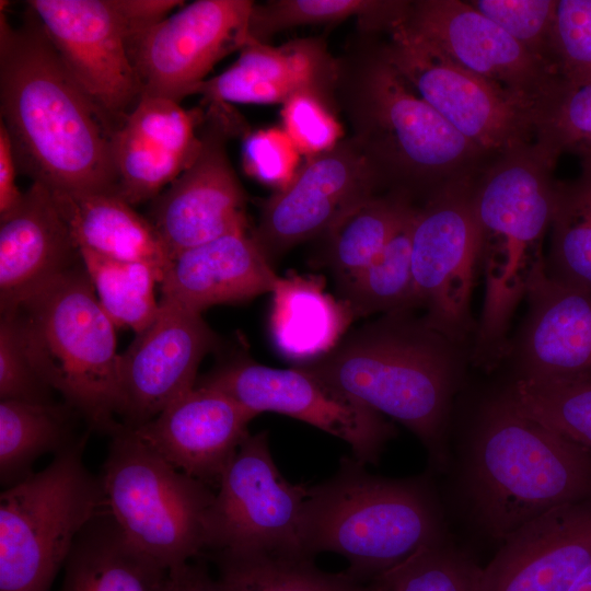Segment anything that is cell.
<instances>
[{
  "mask_svg": "<svg viewBox=\"0 0 591 591\" xmlns=\"http://www.w3.org/2000/svg\"><path fill=\"white\" fill-rule=\"evenodd\" d=\"M0 113L19 171L33 182L53 193L118 195V126L72 77L30 7L18 26L0 13Z\"/></svg>",
  "mask_w": 591,
  "mask_h": 591,
  "instance_id": "1",
  "label": "cell"
},
{
  "mask_svg": "<svg viewBox=\"0 0 591 591\" xmlns=\"http://www.w3.org/2000/svg\"><path fill=\"white\" fill-rule=\"evenodd\" d=\"M337 62L339 113L387 190L422 202L475 181L494 161L416 93L386 58L376 34L358 32Z\"/></svg>",
  "mask_w": 591,
  "mask_h": 591,
  "instance_id": "2",
  "label": "cell"
},
{
  "mask_svg": "<svg viewBox=\"0 0 591 591\" xmlns=\"http://www.w3.org/2000/svg\"><path fill=\"white\" fill-rule=\"evenodd\" d=\"M463 349L422 316L398 311L346 334L318 359L296 366L404 425L421 441L432 466L444 470Z\"/></svg>",
  "mask_w": 591,
  "mask_h": 591,
  "instance_id": "3",
  "label": "cell"
},
{
  "mask_svg": "<svg viewBox=\"0 0 591 591\" xmlns=\"http://www.w3.org/2000/svg\"><path fill=\"white\" fill-rule=\"evenodd\" d=\"M555 164L533 143L494 160L475 181L485 294L468 359L485 371L507 359L514 312L545 266L542 244L554 210Z\"/></svg>",
  "mask_w": 591,
  "mask_h": 591,
  "instance_id": "4",
  "label": "cell"
},
{
  "mask_svg": "<svg viewBox=\"0 0 591 591\" xmlns=\"http://www.w3.org/2000/svg\"><path fill=\"white\" fill-rule=\"evenodd\" d=\"M466 488L477 524L501 543L543 514L591 498V456L499 393L478 413Z\"/></svg>",
  "mask_w": 591,
  "mask_h": 591,
  "instance_id": "5",
  "label": "cell"
},
{
  "mask_svg": "<svg viewBox=\"0 0 591 591\" xmlns=\"http://www.w3.org/2000/svg\"><path fill=\"white\" fill-rule=\"evenodd\" d=\"M364 465L344 456L331 478L310 486L300 535L308 556L339 554L349 563L346 572L369 583L444 541V531L425 480L380 477Z\"/></svg>",
  "mask_w": 591,
  "mask_h": 591,
  "instance_id": "6",
  "label": "cell"
},
{
  "mask_svg": "<svg viewBox=\"0 0 591 591\" xmlns=\"http://www.w3.org/2000/svg\"><path fill=\"white\" fill-rule=\"evenodd\" d=\"M11 314L39 376L60 393L92 430L109 437L120 391L115 325L79 265L47 283ZM5 314V313H2Z\"/></svg>",
  "mask_w": 591,
  "mask_h": 591,
  "instance_id": "7",
  "label": "cell"
},
{
  "mask_svg": "<svg viewBox=\"0 0 591 591\" xmlns=\"http://www.w3.org/2000/svg\"><path fill=\"white\" fill-rule=\"evenodd\" d=\"M83 433L0 495V591H50L81 531L106 508L83 462Z\"/></svg>",
  "mask_w": 591,
  "mask_h": 591,
  "instance_id": "8",
  "label": "cell"
},
{
  "mask_svg": "<svg viewBox=\"0 0 591 591\" xmlns=\"http://www.w3.org/2000/svg\"><path fill=\"white\" fill-rule=\"evenodd\" d=\"M106 508L126 538L170 570L207 549L216 491L181 472L121 427L99 475Z\"/></svg>",
  "mask_w": 591,
  "mask_h": 591,
  "instance_id": "9",
  "label": "cell"
},
{
  "mask_svg": "<svg viewBox=\"0 0 591 591\" xmlns=\"http://www.w3.org/2000/svg\"><path fill=\"white\" fill-rule=\"evenodd\" d=\"M381 43L416 93L493 160L535 143L534 106L463 68L403 22Z\"/></svg>",
  "mask_w": 591,
  "mask_h": 591,
  "instance_id": "10",
  "label": "cell"
},
{
  "mask_svg": "<svg viewBox=\"0 0 591 591\" xmlns=\"http://www.w3.org/2000/svg\"><path fill=\"white\" fill-rule=\"evenodd\" d=\"M476 181V179H475ZM475 181L444 188L418 205L412 237L415 309L454 344H472L471 299L479 256Z\"/></svg>",
  "mask_w": 591,
  "mask_h": 591,
  "instance_id": "11",
  "label": "cell"
},
{
  "mask_svg": "<svg viewBox=\"0 0 591 591\" xmlns=\"http://www.w3.org/2000/svg\"><path fill=\"white\" fill-rule=\"evenodd\" d=\"M309 494L281 475L267 431L248 434L217 488L205 553L308 556L300 528Z\"/></svg>",
  "mask_w": 591,
  "mask_h": 591,
  "instance_id": "12",
  "label": "cell"
},
{
  "mask_svg": "<svg viewBox=\"0 0 591 591\" xmlns=\"http://www.w3.org/2000/svg\"><path fill=\"white\" fill-rule=\"evenodd\" d=\"M196 386L220 391L255 416L274 412L318 428L346 442L363 464H376L397 434L383 415L297 366L275 369L237 357L198 378Z\"/></svg>",
  "mask_w": 591,
  "mask_h": 591,
  "instance_id": "13",
  "label": "cell"
},
{
  "mask_svg": "<svg viewBox=\"0 0 591 591\" xmlns=\"http://www.w3.org/2000/svg\"><path fill=\"white\" fill-rule=\"evenodd\" d=\"M201 148L195 161L151 200L148 219L171 260L220 236L247 231L245 194L227 154L230 137L248 129L230 104H202Z\"/></svg>",
  "mask_w": 591,
  "mask_h": 591,
  "instance_id": "14",
  "label": "cell"
},
{
  "mask_svg": "<svg viewBox=\"0 0 591 591\" xmlns=\"http://www.w3.org/2000/svg\"><path fill=\"white\" fill-rule=\"evenodd\" d=\"M254 4L198 0L132 36L128 49L142 96L179 103L195 94L217 62L251 39Z\"/></svg>",
  "mask_w": 591,
  "mask_h": 591,
  "instance_id": "15",
  "label": "cell"
},
{
  "mask_svg": "<svg viewBox=\"0 0 591 591\" xmlns=\"http://www.w3.org/2000/svg\"><path fill=\"white\" fill-rule=\"evenodd\" d=\"M28 7L72 77L119 128L142 97L128 49L138 32L120 0H32Z\"/></svg>",
  "mask_w": 591,
  "mask_h": 591,
  "instance_id": "16",
  "label": "cell"
},
{
  "mask_svg": "<svg viewBox=\"0 0 591 591\" xmlns=\"http://www.w3.org/2000/svg\"><path fill=\"white\" fill-rule=\"evenodd\" d=\"M386 190L369 159L345 137L333 149L306 158L291 183L263 202L251 234L274 264L298 244L323 235L357 205Z\"/></svg>",
  "mask_w": 591,
  "mask_h": 591,
  "instance_id": "17",
  "label": "cell"
},
{
  "mask_svg": "<svg viewBox=\"0 0 591 591\" xmlns=\"http://www.w3.org/2000/svg\"><path fill=\"white\" fill-rule=\"evenodd\" d=\"M403 24L456 63L540 114L564 83L547 63L468 2L410 1Z\"/></svg>",
  "mask_w": 591,
  "mask_h": 591,
  "instance_id": "18",
  "label": "cell"
},
{
  "mask_svg": "<svg viewBox=\"0 0 591 591\" xmlns=\"http://www.w3.org/2000/svg\"><path fill=\"white\" fill-rule=\"evenodd\" d=\"M217 343L201 313L162 297L155 320L118 357L120 424L137 428L193 390Z\"/></svg>",
  "mask_w": 591,
  "mask_h": 591,
  "instance_id": "19",
  "label": "cell"
},
{
  "mask_svg": "<svg viewBox=\"0 0 591 591\" xmlns=\"http://www.w3.org/2000/svg\"><path fill=\"white\" fill-rule=\"evenodd\" d=\"M591 563V498L558 507L501 542L478 591H568Z\"/></svg>",
  "mask_w": 591,
  "mask_h": 591,
  "instance_id": "20",
  "label": "cell"
},
{
  "mask_svg": "<svg viewBox=\"0 0 591 591\" xmlns=\"http://www.w3.org/2000/svg\"><path fill=\"white\" fill-rule=\"evenodd\" d=\"M204 107L142 96L112 140L118 196L130 205L152 200L197 158Z\"/></svg>",
  "mask_w": 591,
  "mask_h": 591,
  "instance_id": "21",
  "label": "cell"
},
{
  "mask_svg": "<svg viewBox=\"0 0 591 591\" xmlns=\"http://www.w3.org/2000/svg\"><path fill=\"white\" fill-rule=\"evenodd\" d=\"M255 417L224 393L195 386L153 419L128 429L175 468L218 488Z\"/></svg>",
  "mask_w": 591,
  "mask_h": 591,
  "instance_id": "22",
  "label": "cell"
},
{
  "mask_svg": "<svg viewBox=\"0 0 591 591\" xmlns=\"http://www.w3.org/2000/svg\"><path fill=\"white\" fill-rule=\"evenodd\" d=\"M525 299L528 313L508 354L515 379L591 376V292L549 277L543 266Z\"/></svg>",
  "mask_w": 591,
  "mask_h": 591,
  "instance_id": "23",
  "label": "cell"
},
{
  "mask_svg": "<svg viewBox=\"0 0 591 591\" xmlns=\"http://www.w3.org/2000/svg\"><path fill=\"white\" fill-rule=\"evenodd\" d=\"M337 57L321 37L297 38L280 46L250 39L239 58L204 81L195 94L202 103L283 104L299 93H313L338 109ZM339 111V109H338Z\"/></svg>",
  "mask_w": 591,
  "mask_h": 591,
  "instance_id": "24",
  "label": "cell"
},
{
  "mask_svg": "<svg viewBox=\"0 0 591 591\" xmlns=\"http://www.w3.org/2000/svg\"><path fill=\"white\" fill-rule=\"evenodd\" d=\"M81 262L51 192L33 182L19 206L0 218L1 314Z\"/></svg>",
  "mask_w": 591,
  "mask_h": 591,
  "instance_id": "25",
  "label": "cell"
},
{
  "mask_svg": "<svg viewBox=\"0 0 591 591\" xmlns=\"http://www.w3.org/2000/svg\"><path fill=\"white\" fill-rule=\"evenodd\" d=\"M279 276L247 231L184 251L161 285L162 297L201 313L218 304L242 303L271 293Z\"/></svg>",
  "mask_w": 591,
  "mask_h": 591,
  "instance_id": "26",
  "label": "cell"
},
{
  "mask_svg": "<svg viewBox=\"0 0 591 591\" xmlns=\"http://www.w3.org/2000/svg\"><path fill=\"white\" fill-rule=\"evenodd\" d=\"M269 329L277 350L304 364L329 352L356 317L349 303L324 289L320 276L289 273L273 291Z\"/></svg>",
  "mask_w": 591,
  "mask_h": 591,
  "instance_id": "27",
  "label": "cell"
},
{
  "mask_svg": "<svg viewBox=\"0 0 591 591\" xmlns=\"http://www.w3.org/2000/svg\"><path fill=\"white\" fill-rule=\"evenodd\" d=\"M51 194L79 250L150 264L162 281L172 260L148 217L115 194Z\"/></svg>",
  "mask_w": 591,
  "mask_h": 591,
  "instance_id": "28",
  "label": "cell"
},
{
  "mask_svg": "<svg viewBox=\"0 0 591 591\" xmlns=\"http://www.w3.org/2000/svg\"><path fill=\"white\" fill-rule=\"evenodd\" d=\"M60 591H163L167 570L139 552L107 508L79 534Z\"/></svg>",
  "mask_w": 591,
  "mask_h": 591,
  "instance_id": "29",
  "label": "cell"
},
{
  "mask_svg": "<svg viewBox=\"0 0 591 591\" xmlns=\"http://www.w3.org/2000/svg\"><path fill=\"white\" fill-rule=\"evenodd\" d=\"M69 404L0 401V480L9 488L27 477L46 453H59L73 444L76 416Z\"/></svg>",
  "mask_w": 591,
  "mask_h": 591,
  "instance_id": "30",
  "label": "cell"
},
{
  "mask_svg": "<svg viewBox=\"0 0 591 591\" xmlns=\"http://www.w3.org/2000/svg\"><path fill=\"white\" fill-rule=\"evenodd\" d=\"M416 207L408 194L386 190L350 209L322 235L339 289L385 247Z\"/></svg>",
  "mask_w": 591,
  "mask_h": 591,
  "instance_id": "31",
  "label": "cell"
},
{
  "mask_svg": "<svg viewBox=\"0 0 591 591\" xmlns=\"http://www.w3.org/2000/svg\"><path fill=\"white\" fill-rule=\"evenodd\" d=\"M404 0H273L254 4L250 38L259 43L304 25H331L355 18L358 32L389 34L406 18Z\"/></svg>",
  "mask_w": 591,
  "mask_h": 591,
  "instance_id": "32",
  "label": "cell"
},
{
  "mask_svg": "<svg viewBox=\"0 0 591 591\" xmlns=\"http://www.w3.org/2000/svg\"><path fill=\"white\" fill-rule=\"evenodd\" d=\"M222 591H374L346 571L318 569L301 555L208 553Z\"/></svg>",
  "mask_w": 591,
  "mask_h": 591,
  "instance_id": "33",
  "label": "cell"
},
{
  "mask_svg": "<svg viewBox=\"0 0 591 591\" xmlns=\"http://www.w3.org/2000/svg\"><path fill=\"white\" fill-rule=\"evenodd\" d=\"M546 273L591 292V164L579 176L556 184Z\"/></svg>",
  "mask_w": 591,
  "mask_h": 591,
  "instance_id": "34",
  "label": "cell"
},
{
  "mask_svg": "<svg viewBox=\"0 0 591 591\" xmlns=\"http://www.w3.org/2000/svg\"><path fill=\"white\" fill-rule=\"evenodd\" d=\"M83 266L96 297L115 327H127L136 334L155 320L160 302L154 288L161 282L159 271L150 264L114 259L80 248Z\"/></svg>",
  "mask_w": 591,
  "mask_h": 591,
  "instance_id": "35",
  "label": "cell"
},
{
  "mask_svg": "<svg viewBox=\"0 0 591 591\" xmlns=\"http://www.w3.org/2000/svg\"><path fill=\"white\" fill-rule=\"evenodd\" d=\"M417 208L385 247L340 289L356 317L415 310L412 237Z\"/></svg>",
  "mask_w": 591,
  "mask_h": 591,
  "instance_id": "36",
  "label": "cell"
},
{
  "mask_svg": "<svg viewBox=\"0 0 591 591\" xmlns=\"http://www.w3.org/2000/svg\"><path fill=\"white\" fill-rule=\"evenodd\" d=\"M500 393L520 414L570 440L591 456V376L514 379Z\"/></svg>",
  "mask_w": 591,
  "mask_h": 591,
  "instance_id": "37",
  "label": "cell"
},
{
  "mask_svg": "<svg viewBox=\"0 0 591 591\" xmlns=\"http://www.w3.org/2000/svg\"><path fill=\"white\" fill-rule=\"evenodd\" d=\"M482 570L468 555L442 541L370 583L374 591H478Z\"/></svg>",
  "mask_w": 591,
  "mask_h": 591,
  "instance_id": "38",
  "label": "cell"
},
{
  "mask_svg": "<svg viewBox=\"0 0 591 591\" xmlns=\"http://www.w3.org/2000/svg\"><path fill=\"white\" fill-rule=\"evenodd\" d=\"M535 143L556 162L571 153L591 164V83L561 84L541 112Z\"/></svg>",
  "mask_w": 591,
  "mask_h": 591,
  "instance_id": "39",
  "label": "cell"
},
{
  "mask_svg": "<svg viewBox=\"0 0 591 591\" xmlns=\"http://www.w3.org/2000/svg\"><path fill=\"white\" fill-rule=\"evenodd\" d=\"M468 3L556 71L553 32L558 0H475Z\"/></svg>",
  "mask_w": 591,
  "mask_h": 591,
  "instance_id": "40",
  "label": "cell"
},
{
  "mask_svg": "<svg viewBox=\"0 0 591 591\" xmlns=\"http://www.w3.org/2000/svg\"><path fill=\"white\" fill-rule=\"evenodd\" d=\"M553 62L566 84L591 83V0H558Z\"/></svg>",
  "mask_w": 591,
  "mask_h": 591,
  "instance_id": "41",
  "label": "cell"
},
{
  "mask_svg": "<svg viewBox=\"0 0 591 591\" xmlns=\"http://www.w3.org/2000/svg\"><path fill=\"white\" fill-rule=\"evenodd\" d=\"M280 114L282 128L305 159L333 149L345 138L339 111L313 93L293 95Z\"/></svg>",
  "mask_w": 591,
  "mask_h": 591,
  "instance_id": "42",
  "label": "cell"
},
{
  "mask_svg": "<svg viewBox=\"0 0 591 591\" xmlns=\"http://www.w3.org/2000/svg\"><path fill=\"white\" fill-rule=\"evenodd\" d=\"M300 157L293 141L280 127L248 131L243 138L245 172L276 192L291 183L301 166Z\"/></svg>",
  "mask_w": 591,
  "mask_h": 591,
  "instance_id": "43",
  "label": "cell"
},
{
  "mask_svg": "<svg viewBox=\"0 0 591 591\" xmlns=\"http://www.w3.org/2000/svg\"><path fill=\"white\" fill-rule=\"evenodd\" d=\"M53 391L33 367L14 317L1 314L0 401L51 402Z\"/></svg>",
  "mask_w": 591,
  "mask_h": 591,
  "instance_id": "44",
  "label": "cell"
},
{
  "mask_svg": "<svg viewBox=\"0 0 591 591\" xmlns=\"http://www.w3.org/2000/svg\"><path fill=\"white\" fill-rule=\"evenodd\" d=\"M19 171L12 140L4 124L0 121V218L12 212L24 193L16 186Z\"/></svg>",
  "mask_w": 591,
  "mask_h": 591,
  "instance_id": "45",
  "label": "cell"
},
{
  "mask_svg": "<svg viewBox=\"0 0 591 591\" xmlns=\"http://www.w3.org/2000/svg\"><path fill=\"white\" fill-rule=\"evenodd\" d=\"M199 557L167 570L163 591H222Z\"/></svg>",
  "mask_w": 591,
  "mask_h": 591,
  "instance_id": "46",
  "label": "cell"
},
{
  "mask_svg": "<svg viewBox=\"0 0 591 591\" xmlns=\"http://www.w3.org/2000/svg\"><path fill=\"white\" fill-rule=\"evenodd\" d=\"M568 591H591V563L580 573Z\"/></svg>",
  "mask_w": 591,
  "mask_h": 591,
  "instance_id": "47",
  "label": "cell"
}]
</instances>
